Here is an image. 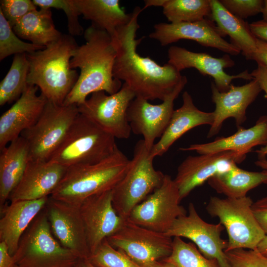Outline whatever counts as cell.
Segmentation results:
<instances>
[{
  "label": "cell",
  "instance_id": "cell-1",
  "mask_svg": "<svg viewBox=\"0 0 267 267\" xmlns=\"http://www.w3.org/2000/svg\"><path fill=\"white\" fill-rule=\"evenodd\" d=\"M142 10L135 7L130 21L118 28L111 37L116 50L113 75L124 81L135 97L148 101H163L174 91L182 76L173 65L168 63L160 65L137 52V46L142 40L135 39L139 28L137 19Z\"/></svg>",
  "mask_w": 267,
  "mask_h": 267
},
{
  "label": "cell",
  "instance_id": "cell-2",
  "mask_svg": "<svg viewBox=\"0 0 267 267\" xmlns=\"http://www.w3.org/2000/svg\"><path fill=\"white\" fill-rule=\"evenodd\" d=\"M84 34L86 43L78 45L70 63L71 68H79L80 73L63 105L78 106L84 103L89 95L97 91L113 94L123 85L113 75L116 50L111 36L92 25Z\"/></svg>",
  "mask_w": 267,
  "mask_h": 267
},
{
  "label": "cell",
  "instance_id": "cell-3",
  "mask_svg": "<svg viewBox=\"0 0 267 267\" xmlns=\"http://www.w3.org/2000/svg\"><path fill=\"white\" fill-rule=\"evenodd\" d=\"M78 46L72 36L62 34L44 49L26 53L28 85L38 87L48 101L62 105L79 76L70 65Z\"/></svg>",
  "mask_w": 267,
  "mask_h": 267
},
{
  "label": "cell",
  "instance_id": "cell-4",
  "mask_svg": "<svg viewBox=\"0 0 267 267\" xmlns=\"http://www.w3.org/2000/svg\"><path fill=\"white\" fill-rule=\"evenodd\" d=\"M130 163V160L118 148L99 162L68 167L50 197L80 206L88 197L112 190L124 176Z\"/></svg>",
  "mask_w": 267,
  "mask_h": 267
},
{
  "label": "cell",
  "instance_id": "cell-5",
  "mask_svg": "<svg viewBox=\"0 0 267 267\" xmlns=\"http://www.w3.org/2000/svg\"><path fill=\"white\" fill-rule=\"evenodd\" d=\"M115 138L79 113L49 161L67 168L99 162L113 154L118 148Z\"/></svg>",
  "mask_w": 267,
  "mask_h": 267
},
{
  "label": "cell",
  "instance_id": "cell-6",
  "mask_svg": "<svg viewBox=\"0 0 267 267\" xmlns=\"http://www.w3.org/2000/svg\"><path fill=\"white\" fill-rule=\"evenodd\" d=\"M12 257L22 267H75L81 259L54 236L45 208L24 232Z\"/></svg>",
  "mask_w": 267,
  "mask_h": 267
},
{
  "label": "cell",
  "instance_id": "cell-7",
  "mask_svg": "<svg viewBox=\"0 0 267 267\" xmlns=\"http://www.w3.org/2000/svg\"><path fill=\"white\" fill-rule=\"evenodd\" d=\"M153 159L143 140H138L127 171L112 190L113 207L121 217L128 219L134 207L162 185L165 175L155 169Z\"/></svg>",
  "mask_w": 267,
  "mask_h": 267
},
{
  "label": "cell",
  "instance_id": "cell-8",
  "mask_svg": "<svg viewBox=\"0 0 267 267\" xmlns=\"http://www.w3.org/2000/svg\"><path fill=\"white\" fill-rule=\"evenodd\" d=\"M250 197L221 199L211 197L206 206L208 214L217 217L227 231L225 252L237 249H256L266 234L252 209Z\"/></svg>",
  "mask_w": 267,
  "mask_h": 267
},
{
  "label": "cell",
  "instance_id": "cell-9",
  "mask_svg": "<svg viewBox=\"0 0 267 267\" xmlns=\"http://www.w3.org/2000/svg\"><path fill=\"white\" fill-rule=\"evenodd\" d=\"M79 114L76 105H58L47 101L36 123L20 135L28 144L29 160L48 161Z\"/></svg>",
  "mask_w": 267,
  "mask_h": 267
},
{
  "label": "cell",
  "instance_id": "cell-10",
  "mask_svg": "<svg viewBox=\"0 0 267 267\" xmlns=\"http://www.w3.org/2000/svg\"><path fill=\"white\" fill-rule=\"evenodd\" d=\"M135 97L125 84L116 93L107 95L104 91L93 92L77 106L79 113L103 130L119 139L130 137L132 132L127 118V110Z\"/></svg>",
  "mask_w": 267,
  "mask_h": 267
},
{
  "label": "cell",
  "instance_id": "cell-11",
  "mask_svg": "<svg viewBox=\"0 0 267 267\" xmlns=\"http://www.w3.org/2000/svg\"><path fill=\"white\" fill-rule=\"evenodd\" d=\"M181 201L174 180L165 175L162 185L134 207L128 219L144 227L165 233L176 219L187 214L180 205Z\"/></svg>",
  "mask_w": 267,
  "mask_h": 267
},
{
  "label": "cell",
  "instance_id": "cell-12",
  "mask_svg": "<svg viewBox=\"0 0 267 267\" xmlns=\"http://www.w3.org/2000/svg\"><path fill=\"white\" fill-rule=\"evenodd\" d=\"M107 239L113 247L122 251L141 267L167 258L173 248L172 237L128 219L122 227Z\"/></svg>",
  "mask_w": 267,
  "mask_h": 267
},
{
  "label": "cell",
  "instance_id": "cell-13",
  "mask_svg": "<svg viewBox=\"0 0 267 267\" xmlns=\"http://www.w3.org/2000/svg\"><path fill=\"white\" fill-rule=\"evenodd\" d=\"M224 229L220 222L212 224L204 221L194 204L190 203L188 214L176 219L165 234L172 238H186L197 246L206 258L216 260L220 267H231L225 253L227 240L221 236Z\"/></svg>",
  "mask_w": 267,
  "mask_h": 267
},
{
  "label": "cell",
  "instance_id": "cell-14",
  "mask_svg": "<svg viewBox=\"0 0 267 267\" xmlns=\"http://www.w3.org/2000/svg\"><path fill=\"white\" fill-rule=\"evenodd\" d=\"M187 82L185 76L174 91L159 104H152L148 100L135 97L127 110V118L131 130L143 136L146 148L150 151L156 138L165 131L174 111V101Z\"/></svg>",
  "mask_w": 267,
  "mask_h": 267
},
{
  "label": "cell",
  "instance_id": "cell-15",
  "mask_svg": "<svg viewBox=\"0 0 267 267\" xmlns=\"http://www.w3.org/2000/svg\"><path fill=\"white\" fill-rule=\"evenodd\" d=\"M246 156L232 151L188 156L178 166L174 179L181 199L212 177L229 171Z\"/></svg>",
  "mask_w": 267,
  "mask_h": 267
},
{
  "label": "cell",
  "instance_id": "cell-16",
  "mask_svg": "<svg viewBox=\"0 0 267 267\" xmlns=\"http://www.w3.org/2000/svg\"><path fill=\"white\" fill-rule=\"evenodd\" d=\"M149 37L158 41L162 46L187 39L202 46L211 47L227 54L238 55L240 50L224 39L225 36L210 18L193 22L160 23L154 26Z\"/></svg>",
  "mask_w": 267,
  "mask_h": 267
},
{
  "label": "cell",
  "instance_id": "cell-17",
  "mask_svg": "<svg viewBox=\"0 0 267 267\" xmlns=\"http://www.w3.org/2000/svg\"><path fill=\"white\" fill-rule=\"evenodd\" d=\"M44 208L56 239L81 259H87L90 252L80 206L49 196Z\"/></svg>",
  "mask_w": 267,
  "mask_h": 267
},
{
  "label": "cell",
  "instance_id": "cell-18",
  "mask_svg": "<svg viewBox=\"0 0 267 267\" xmlns=\"http://www.w3.org/2000/svg\"><path fill=\"white\" fill-rule=\"evenodd\" d=\"M80 210L90 253L104 240L116 233L127 219L115 211L112 190L88 197L81 204Z\"/></svg>",
  "mask_w": 267,
  "mask_h": 267
},
{
  "label": "cell",
  "instance_id": "cell-19",
  "mask_svg": "<svg viewBox=\"0 0 267 267\" xmlns=\"http://www.w3.org/2000/svg\"><path fill=\"white\" fill-rule=\"evenodd\" d=\"M168 63L175 66L179 72L186 68H193L203 75L212 77L220 92L227 91L233 79L250 81L254 79L247 70L234 75L225 73L224 68L231 67L235 64L229 54H225L217 58L206 53L195 52L181 47L172 46L168 50Z\"/></svg>",
  "mask_w": 267,
  "mask_h": 267
},
{
  "label": "cell",
  "instance_id": "cell-20",
  "mask_svg": "<svg viewBox=\"0 0 267 267\" xmlns=\"http://www.w3.org/2000/svg\"><path fill=\"white\" fill-rule=\"evenodd\" d=\"M39 88L28 85L15 103L0 117V150L19 137L39 119L47 100L37 95Z\"/></svg>",
  "mask_w": 267,
  "mask_h": 267
},
{
  "label": "cell",
  "instance_id": "cell-21",
  "mask_svg": "<svg viewBox=\"0 0 267 267\" xmlns=\"http://www.w3.org/2000/svg\"><path fill=\"white\" fill-rule=\"evenodd\" d=\"M212 100L216 105L213 112L214 122L207 137L210 138L218 133L224 120L234 118L237 127L245 122L247 107L256 99L262 90L255 79L242 86L231 84L226 92H220L214 82L211 84Z\"/></svg>",
  "mask_w": 267,
  "mask_h": 267
},
{
  "label": "cell",
  "instance_id": "cell-22",
  "mask_svg": "<svg viewBox=\"0 0 267 267\" xmlns=\"http://www.w3.org/2000/svg\"><path fill=\"white\" fill-rule=\"evenodd\" d=\"M67 169L50 161L29 160L21 179L8 200L12 202L50 196L64 177Z\"/></svg>",
  "mask_w": 267,
  "mask_h": 267
},
{
  "label": "cell",
  "instance_id": "cell-23",
  "mask_svg": "<svg viewBox=\"0 0 267 267\" xmlns=\"http://www.w3.org/2000/svg\"><path fill=\"white\" fill-rule=\"evenodd\" d=\"M49 197L12 202L0 208V241L6 243L12 256L17 250L22 235L44 208Z\"/></svg>",
  "mask_w": 267,
  "mask_h": 267
},
{
  "label": "cell",
  "instance_id": "cell-24",
  "mask_svg": "<svg viewBox=\"0 0 267 267\" xmlns=\"http://www.w3.org/2000/svg\"><path fill=\"white\" fill-rule=\"evenodd\" d=\"M182 97V105L174 110L165 131L150 151L153 158L164 154L177 140L191 129L203 125L211 126L213 123V112H204L198 109L186 91L183 93Z\"/></svg>",
  "mask_w": 267,
  "mask_h": 267
},
{
  "label": "cell",
  "instance_id": "cell-25",
  "mask_svg": "<svg viewBox=\"0 0 267 267\" xmlns=\"http://www.w3.org/2000/svg\"><path fill=\"white\" fill-rule=\"evenodd\" d=\"M237 128V131L230 136L218 137L209 143L191 144L187 147L179 148V150L195 151L200 155L232 151L246 156L253 147L267 145V115L260 117L250 128Z\"/></svg>",
  "mask_w": 267,
  "mask_h": 267
},
{
  "label": "cell",
  "instance_id": "cell-26",
  "mask_svg": "<svg viewBox=\"0 0 267 267\" xmlns=\"http://www.w3.org/2000/svg\"><path fill=\"white\" fill-rule=\"evenodd\" d=\"M29 161V147L21 136L0 150V209L21 179Z\"/></svg>",
  "mask_w": 267,
  "mask_h": 267
},
{
  "label": "cell",
  "instance_id": "cell-27",
  "mask_svg": "<svg viewBox=\"0 0 267 267\" xmlns=\"http://www.w3.org/2000/svg\"><path fill=\"white\" fill-rule=\"evenodd\" d=\"M210 19L226 36L230 43L238 48L245 58L253 60L257 50V38L252 33L249 24L229 12L218 0H210Z\"/></svg>",
  "mask_w": 267,
  "mask_h": 267
},
{
  "label": "cell",
  "instance_id": "cell-28",
  "mask_svg": "<svg viewBox=\"0 0 267 267\" xmlns=\"http://www.w3.org/2000/svg\"><path fill=\"white\" fill-rule=\"evenodd\" d=\"M80 15L91 25L113 37L117 29L127 24L132 17L121 7L119 0H74Z\"/></svg>",
  "mask_w": 267,
  "mask_h": 267
},
{
  "label": "cell",
  "instance_id": "cell-29",
  "mask_svg": "<svg viewBox=\"0 0 267 267\" xmlns=\"http://www.w3.org/2000/svg\"><path fill=\"white\" fill-rule=\"evenodd\" d=\"M207 181L218 193L224 194L227 198H240L246 196L247 193L256 187L267 184V170L250 172L235 165L229 171L212 177Z\"/></svg>",
  "mask_w": 267,
  "mask_h": 267
},
{
  "label": "cell",
  "instance_id": "cell-30",
  "mask_svg": "<svg viewBox=\"0 0 267 267\" xmlns=\"http://www.w3.org/2000/svg\"><path fill=\"white\" fill-rule=\"evenodd\" d=\"M13 30L20 39L36 45L46 46L62 35L55 27L51 9L33 10L20 20Z\"/></svg>",
  "mask_w": 267,
  "mask_h": 267
},
{
  "label": "cell",
  "instance_id": "cell-31",
  "mask_svg": "<svg viewBox=\"0 0 267 267\" xmlns=\"http://www.w3.org/2000/svg\"><path fill=\"white\" fill-rule=\"evenodd\" d=\"M29 65L26 53L14 55L9 71L0 83V105L17 100L27 87Z\"/></svg>",
  "mask_w": 267,
  "mask_h": 267
},
{
  "label": "cell",
  "instance_id": "cell-32",
  "mask_svg": "<svg viewBox=\"0 0 267 267\" xmlns=\"http://www.w3.org/2000/svg\"><path fill=\"white\" fill-rule=\"evenodd\" d=\"M163 13L171 23L193 22L210 17V0H166Z\"/></svg>",
  "mask_w": 267,
  "mask_h": 267
},
{
  "label": "cell",
  "instance_id": "cell-33",
  "mask_svg": "<svg viewBox=\"0 0 267 267\" xmlns=\"http://www.w3.org/2000/svg\"><path fill=\"white\" fill-rule=\"evenodd\" d=\"M164 259L176 267H220L216 260L206 258L194 244L179 237H174L172 252Z\"/></svg>",
  "mask_w": 267,
  "mask_h": 267
},
{
  "label": "cell",
  "instance_id": "cell-34",
  "mask_svg": "<svg viewBox=\"0 0 267 267\" xmlns=\"http://www.w3.org/2000/svg\"><path fill=\"white\" fill-rule=\"evenodd\" d=\"M45 47L22 41L0 11V61L12 54L29 53Z\"/></svg>",
  "mask_w": 267,
  "mask_h": 267
},
{
  "label": "cell",
  "instance_id": "cell-35",
  "mask_svg": "<svg viewBox=\"0 0 267 267\" xmlns=\"http://www.w3.org/2000/svg\"><path fill=\"white\" fill-rule=\"evenodd\" d=\"M87 260L96 267H142L122 251L113 247L107 238Z\"/></svg>",
  "mask_w": 267,
  "mask_h": 267
},
{
  "label": "cell",
  "instance_id": "cell-36",
  "mask_svg": "<svg viewBox=\"0 0 267 267\" xmlns=\"http://www.w3.org/2000/svg\"><path fill=\"white\" fill-rule=\"evenodd\" d=\"M40 8H54L62 9L68 20V28L71 36H80L84 33V29L79 21L80 15L74 0H33Z\"/></svg>",
  "mask_w": 267,
  "mask_h": 267
},
{
  "label": "cell",
  "instance_id": "cell-37",
  "mask_svg": "<svg viewBox=\"0 0 267 267\" xmlns=\"http://www.w3.org/2000/svg\"><path fill=\"white\" fill-rule=\"evenodd\" d=\"M225 253L231 267H267V257L257 249H237Z\"/></svg>",
  "mask_w": 267,
  "mask_h": 267
},
{
  "label": "cell",
  "instance_id": "cell-38",
  "mask_svg": "<svg viewBox=\"0 0 267 267\" xmlns=\"http://www.w3.org/2000/svg\"><path fill=\"white\" fill-rule=\"evenodd\" d=\"M0 11L13 28L29 12L37 9L31 0H1Z\"/></svg>",
  "mask_w": 267,
  "mask_h": 267
},
{
  "label": "cell",
  "instance_id": "cell-39",
  "mask_svg": "<svg viewBox=\"0 0 267 267\" xmlns=\"http://www.w3.org/2000/svg\"><path fill=\"white\" fill-rule=\"evenodd\" d=\"M221 3L234 16L244 19L262 13L263 0H220Z\"/></svg>",
  "mask_w": 267,
  "mask_h": 267
},
{
  "label": "cell",
  "instance_id": "cell-40",
  "mask_svg": "<svg viewBox=\"0 0 267 267\" xmlns=\"http://www.w3.org/2000/svg\"><path fill=\"white\" fill-rule=\"evenodd\" d=\"M251 74L254 79L259 83L262 90H264L267 96V67L258 65L256 69L254 70ZM259 159L266 158L267 156V144L265 146L257 150Z\"/></svg>",
  "mask_w": 267,
  "mask_h": 267
},
{
  "label": "cell",
  "instance_id": "cell-41",
  "mask_svg": "<svg viewBox=\"0 0 267 267\" xmlns=\"http://www.w3.org/2000/svg\"><path fill=\"white\" fill-rule=\"evenodd\" d=\"M252 209L256 219L267 235V196L253 202Z\"/></svg>",
  "mask_w": 267,
  "mask_h": 267
},
{
  "label": "cell",
  "instance_id": "cell-42",
  "mask_svg": "<svg viewBox=\"0 0 267 267\" xmlns=\"http://www.w3.org/2000/svg\"><path fill=\"white\" fill-rule=\"evenodd\" d=\"M257 50L253 60L258 65L267 67V43L257 38Z\"/></svg>",
  "mask_w": 267,
  "mask_h": 267
},
{
  "label": "cell",
  "instance_id": "cell-43",
  "mask_svg": "<svg viewBox=\"0 0 267 267\" xmlns=\"http://www.w3.org/2000/svg\"><path fill=\"white\" fill-rule=\"evenodd\" d=\"M252 33L258 39L267 43V22L263 20L249 24Z\"/></svg>",
  "mask_w": 267,
  "mask_h": 267
},
{
  "label": "cell",
  "instance_id": "cell-44",
  "mask_svg": "<svg viewBox=\"0 0 267 267\" xmlns=\"http://www.w3.org/2000/svg\"><path fill=\"white\" fill-rule=\"evenodd\" d=\"M14 264L7 245L4 242L0 241V267H12Z\"/></svg>",
  "mask_w": 267,
  "mask_h": 267
},
{
  "label": "cell",
  "instance_id": "cell-45",
  "mask_svg": "<svg viewBox=\"0 0 267 267\" xmlns=\"http://www.w3.org/2000/svg\"><path fill=\"white\" fill-rule=\"evenodd\" d=\"M142 267H176L172 263L167 261L165 259L152 262L146 264Z\"/></svg>",
  "mask_w": 267,
  "mask_h": 267
},
{
  "label": "cell",
  "instance_id": "cell-46",
  "mask_svg": "<svg viewBox=\"0 0 267 267\" xmlns=\"http://www.w3.org/2000/svg\"><path fill=\"white\" fill-rule=\"evenodd\" d=\"M166 0H145L144 1V6L143 10L151 6H161L165 3Z\"/></svg>",
  "mask_w": 267,
  "mask_h": 267
},
{
  "label": "cell",
  "instance_id": "cell-47",
  "mask_svg": "<svg viewBox=\"0 0 267 267\" xmlns=\"http://www.w3.org/2000/svg\"><path fill=\"white\" fill-rule=\"evenodd\" d=\"M257 249L263 255L267 257V235H266L264 238L258 244Z\"/></svg>",
  "mask_w": 267,
  "mask_h": 267
},
{
  "label": "cell",
  "instance_id": "cell-48",
  "mask_svg": "<svg viewBox=\"0 0 267 267\" xmlns=\"http://www.w3.org/2000/svg\"><path fill=\"white\" fill-rule=\"evenodd\" d=\"M75 267H96L87 259H81Z\"/></svg>",
  "mask_w": 267,
  "mask_h": 267
},
{
  "label": "cell",
  "instance_id": "cell-49",
  "mask_svg": "<svg viewBox=\"0 0 267 267\" xmlns=\"http://www.w3.org/2000/svg\"><path fill=\"white\" fill-rule=\"evenodd\" d=\"M255 164L263 170H267V160L266 158L259 159L258 160L255 162Z\"/></svg>",
  "mask_w": 267,
  "mask_h": 267
},
{
  "label": "cell",
  "instance_id": "cell-50",
  "mask_svg": "<svg viewBox=\"0 0 267 267\" xmlns=\"http://www.w3.org/2000/svg\"><path fill=\"white\" fill-rule=\"evenodd\" d=\"M262 13L263 14V20L267 22V0H264Z\"/></svg>",
  "mask_w": 267,
  "mask_h": 267
},
{
  "label": "cell",
  "instance_id": "cell-51",
  "mask_svg": "<svg viewBox=\"0 0 267 267\" xmlns=\"http://www.w3.org/2000/svg\"><path fill=\"white\" fill-rule=\"evenodd\" d=\"M12 267H21L17 264H14Z\"/></svg>",
  "mask_w": 267,
  "mask_h": 267
}]
</instances>
